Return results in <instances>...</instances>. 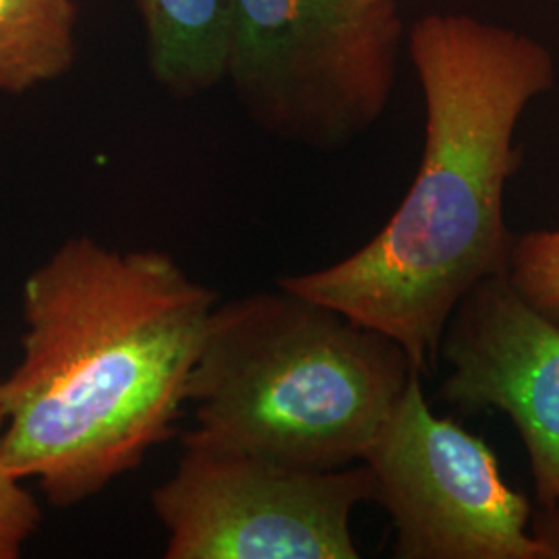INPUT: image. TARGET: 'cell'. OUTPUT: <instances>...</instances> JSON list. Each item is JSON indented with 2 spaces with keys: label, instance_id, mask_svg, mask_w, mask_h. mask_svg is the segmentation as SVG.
<instances>
[{
  "label": "cell",
  "instance_id": "obj_1",
  "mask_svg": "<svg viewBox=\"0 0 559 559\" xmlns=\"http://www.w3.org/2000/svg\"><path fill=\"white\" fill-rule=\"evenodd\" d=\"M216 293L154 249L71 237L21 288L0 466L71 508L173 436Z\"/></svg>",
  "mask_w": 559,
  "mask_h": 559
},
{
  "label": "cell",
  "instance_id": "obj_14",
  "mask_svg": "<svg viewBox=\"0 0 559 559\" xmlns=\"http://www.w3.org/2000/svg\"><path fill=\"white\" fill-rule=\"evenodd\" d=\"M359 2H383V0H359Z\"/></svg>",
  "mask_w": 559,
  "mask_h": 559
},
{
  "label": "cell",
  "instance_id": "obj_3",
  "mask_svg": "<svg viewBox=\"0 0 559 559\" xmlns=\"http://www.w3.org/2000/svg\"><path fill=\"white\" fill-rule=\"evenodd\" d=\"M415 371L396 340L280 286L214 307L187 404L201 440L336 471L365 460Z\"/></svg>",
  "mask_w": 559,
  "mask_h": 559
},
{
  "label": "cell",
  "instance_id": "obj_4",
  "mask_svg": "<svg viewBox=\"0 0 559 559\" xmlns=\"http://www.w3.org/2000/svg\"><path fill=\"white\" fill-rule=\"evenodd\" d=\"M402 40L399 0H237L226 80L265 131L336 150L388 108Z\"/></svg>",
  "mask_w": 559,
  "mask_h": 559
},
{
  "label": "cell",
  "instance_id": "obj_9",
  "mask_svg": "<svg viewBox=\"0 0 559 559\" xmlns=\"http://www.w3.org/2000/svg\"><path fill=\"white\" fill-rule=\"evenodd\" d=\"M73 0H0V94L59 80L75 60Z\"/></svg>",
  "mask_w": 559,
  "mask_h": 559
},
{
  "label": "cell",
  "instance_id": "obj_5",
  "mask_svg": "<svg viewBox=\"0 0 559 559\" xmlns=\"http://www.w3.org/2000/svg\"><path fill=\"white\" fill-rule=\"evenodd\" d=\"M365 501L373 475L362 462L305 471L193 431L152 493L166 559H357L350 519Z\"/></svg>",
  "mask_w": 559,
  "mask_h": 559
},
{
  "label": "cell",
  "instance_id": "obj_12",
  "mask_svg": "<svg viewBox=\"0 0 559 559\" xmlns=\"http://www.w3.org/2000/svg\"><path fill=\"white\" fill-rule=\"evenodd\" d=\"M531 533L551 551L554 559H559V519L539 510L531 520Z\"/></svg>",
  "mask_w": 559,
  "mask_h": 559
},
{
  "label": "cell",
  "instance_id": "obj_13",
  "mask_svg": "<svg viewBox=\"0 0 559 559\" xmlns=\"http://www.w3.org/2000/svg\"><path fill=\"white\" fill-rule=\"evenodd\" d=\"M4 429V394H2V380H0V436Z\"/></svg>",
  "mask_w": 559,
  "mask_h": 559
},
{
  "label": "cell",
  "instance_id": "obj_11",
  "mask_svg": "<svg viewBox=\"0 0 559 559\" xmlns=\"http://www.w3.org/2000/svg\"><path fill=\"white\" fill-rule=\"evenodd\" d=\"M21 483L0 466V559L20 558L40 526V506Z\"/></svg>",
  "mask_w": 559,
  "mask_h": 559
},
{
  "label": "cell",
  "instance_id": "obj_8",
  "mask_svg": "<svg viewBox=\"0 0 559 559\" xmlns=\"http://www.w3.org/2000/svg\"><path fill=\"white\" fill-rule=\"evenodd\" d=\"M154 80L187 98L226 80L237 0H133Z\"/></svg>",
  "mask_w": 559,
  "mask_h": 559
},
{
  "label": "cell",
  "instance_id": "obj_10",
  "mask_svg": "<svg viewBox=\"0 0 559 559\" xmlns=\"http://www.w3.org/2000/svg\"><path fill=\"white\" fill-rule=\"evenodd\" d=\"M506 276L522 299L559 325V228L514 237Z\"/></svg>",
  "mask_w": 559,
  "mask_h": 559
},
{
  "label": "cell",
  "instance_id": "obj_7",
  "mask_svg": "<svg viewBox=\"0 0 559 559\" xmlns=\"http://www.w3.org/2000/svg\"><path fill=\"white\" fill-rule=\"evenodd\" d=\"M450 373L440 399L462 413L500 411L524 443L540 512L559 519V325L506 274L480 280L440 342Z\"/></svg>",
  "mask_w": 559,
  "mask_h": 559
},
{
  "label": "cell",
  "instance_id": "obj_6",
  "mask_svg": "<svg viewBox=\"0 0 559 559\" xmlns=\"http://www.w3.org/2000/svg\"><path fill=\"white\" fill-rule=\"evenodd\" d=\"M362 464L373 501L392 520L396 559H554L531 533V503L503 480L496 452L431 411L419 371Z\"/></svg>",
  "mask_w": 559,
  "mask_h": 559
},
{
  "label": "cell",
  "instance_id": "obj_2",
  "mask_svg": "<svg viewBox=\"0 0 559 559\" xmlns=\"http://www.w3.org/2000/svg\"><path fill=\"white\" fill-rule=\"evenodd\" d=\"M408 52L425 102V143L408 193L380 233L344 260L280 286L396 340L431 373L443 330L480 280L506 274L512 233L506 185L520 162L522 115L556 85L537 38L466 13L411 25Z\"/></svg>",
  "mask_w": 559,
  "mask_h": 559
}]
</instances>
